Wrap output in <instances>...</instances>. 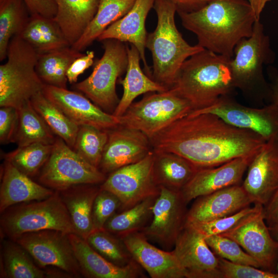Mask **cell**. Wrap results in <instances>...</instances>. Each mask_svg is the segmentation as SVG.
Segmentation results:
<instances>
[{
    "instance_id": "6",
    "label": "cell",
    "mask_w": 278,
    "mask_h": 278,
    "mask_svg": "<svg viewBox=\"0 0 278 278\" xmlns=\"http://www.w3.org/2000/svg\"><path fill=\"white\" fill-rule=\"evenodd\" d=\"M1 234L15 240L23 234L55 230L68 234L76 231L58 191L47 198L12 205L1 213Z\"/></svg>"
},
{
    "instance_id": "18",
    "label": "cell",
    "mask_w": 278,
    "mask_h": 278,
    "mask_svg": "<svg viewBox=\"0 0 278 278\" xmlns=\"http://www.w3.org/2000/svg\"><path fill=\"white\" fill-rule=\"evenodd\" d=\"M241 186L253 203L269 202L278 189V139L267 141L256 154Z\"/></svg>"
},
{
    "instance_id": "32",
    "label": "cell",
    "mask_w": 278,
    "mask_h": 278,
    "mask_svg": "<svg viewBox=\"0 0 278 278\" xmlns=\"http://www.w3.org/2000/svg\"><path fill=\"white\" fill-rule=\"evenodd\" d=\"M135 0H98L97 10L79 39L72 46L81 51L90 45L112 24L124 16Z\"/></svg>"
},
{
    "instance_id": "49",
    "label": "cell",
    "mask_w": 278,
    "mask_h": 278,
    "mask_svg": "<svg viewBox=\"0 0 278 278\" xmlns=\"http://www.w3.org/2000/svg\"><path fill=\"white\" fill-rule=\"evenodd\" d=\"M177 9V12H190L196 11L208 3L211 0H170Z\"/></svg>"
},
{
    "instance_id": "8",
    "label": "cell",
    "mask_w": 278,
    "mask_h": 278,
    "mask_svg": "<svg viewBox=\"0 0 278 278\" xmlns=\"http://www.w3.org/2000/svg\"><path fill=\"white\" fill-rule=\"evenodd\" d=\"M147 94L119 117L120 126L140 131L150 139L193 111L188 101L171 89Z\"/></svg>"
},
{
    "instance_id": "21",
    "label": "cell",
    "mask_w": 278,
    "mask_h": 278,
    "mask_svg": "<svg viewBox=\"0 0 278 278\" xmlns=\"http://www.w3.org/2000/svg\"><path fill=\"white\" fill-rule=\"evenodd\" d=\"M119 237L133 259L151 278L186 277L172 250L166 251L154 246L141 231L131 232Z\"/></svg>"
},
{
    "instance_id": "30",
    "label": "cell",
    "mask_w": 278,
    "mask_h": 278,
    "mask_svg": "<svg viewBox=\"0 0 278 278\" xmlns=\"http://www.w3.org/2000/svg\"><path fill=\"white\" fill-rule=\"evenodd\" d=\"M153 152V173L159 187L180 191L199 169L177 154L164 151Z\"/></svg>"
},
{
    "instance_id": "33",
    "label": "cell",
    "mask_w": 278,
    "mask_h": 278,
    "mask_svg": "<svg viewBox=\"0 0 278 278\" xmlns=\"http://www.w3.org/2000/svg\"><path fill=\"white\" fill-rule=\"evenodd\" d=\"M83 54L71 46L39 54L37 73L44 84L67 89V71L71 63Z\"/></svg>"
},
{
    "instance_id": "20",
    "label": "cell",
    "mask_w": 278,
    "mask_h": 278,
    "mask_svg": "<svg viewBox=\"0 0 278 278\" xmlns=\"http://www.w3.org/2000/svg\"><path fill=\"white\" fill-rule=\"evenodd\" d=\"M253 157H240L218 166L199 168L180 190L187 204L198 197L239 185Z\"/></svg>"
},
{
    "instance_id": "22",
    "label": "cell",
    "mask_w": 278,
    "mask_h": 278,
    "mask_svg": "<svg viewBox=\"0 0 278 278\" xmlns=\"http://www.w3.org/2000/svg\"><path fill=\"white\" fill-rule=\"evenodd\" d=\"M252 203L241 185L229 186L197 198L187 211L185 223L206 222L230 216Z\"/></svg>"
},
{
    "instance_id": "39",
    "label": "cell",
    "mask_w": 278,
    "mask_h": 278,
    "mask_svg": "<svg viewBox=\"0 0 278 278\" xmlns=\"http://www.w3.org/2000/svg\"><path fill=\"white\" fill-rule=\"evenodd\" d=\"M53 145L36 143L18 147L14 150L4 155L5 160L11 163L25 175L32 178L39 174L47 161Z\"/></svg>"
},
{
    "instance_id": "1",
    "label": "cell",
    "mask_w": 278,
    "mask_h": 278,
    "mask_svg": "<svg viewBox=\"0 0 278 278\" xmlns=\"http://www.w3.org/2000/svg\"><path fill=\"white\" fill-rule=\"evenodd\" d=\"M150 140L154 151L177 154L198 168L253 157L267 142L253 131L234 127L208 113L189 114Z\"/></svg>"
},
{
    "instance_id": "42",
    "label": "cell",
    "mask_w": 278,
    "mask_h": 278,
    "mask_svg": "<svg viewBox=\"0 0 278 278\" xmlns=\"http://www.w3.org/2000/svg\"><path fill=\"white\" fill-rule=\"evenodd\" d=\"M254 204L253 206L247 207L233 215L211 221L194 223H185V224L192 227L204 237L220 235L233 229L241 221L264 207L259 204Z\"/></svg>"
},
{
    "instance_id": "28",
    "label": "cell",
    "mask_w": 278,
    "mask_h": 278,
    "mask_svg": "<svg viewBox=\"0 0 278 278\" xmlns=\"http://www.w3.org/2000/svg\"><path fill=\"white\" fill-rule=\"evenodd\" d=\"M57 7L54 19L71 46L81 37L96 13L98 0H54Z\"/></svg>"
},
{
    "instance_id": "29",
    "label": "cell",
    "mask_w": 278,
    "mask_h": 278,
    "mask_svg": "<svg viewBox=\"0 0 278 278\" xmlns=\"http://www.w3.org/2000/svg\"><path fill=\"white\" fill-rule=\"evenodd\" d=\"M19 36L38 54L71 46L54 18L38 14L30 15L27 23Z\"/></svg>"
},
{
    "instance_id": "34",
    "label": "cell",
    "mask_w": 278,
    "mask_h": 278,
    "mask_svg": "<svg viewBox=\"0 0 278 278\" xmlns=\"http://www.w3.org/2000/svg\"><path fill=\"white\" fill-rule=\"evenodd\" d=\"M18 109L19 121L15 143L18 147L41 143L53 145L55 133L33 107L30 100Z\"/></svg>"
},
{
    "instance_id": "24",
    "label": "cell",
    "mask_w": 278,
    "mask_h": 278,
    "mask_svg": "<svg viewBox=\"0 0 278 278\" xmlns=\"http://www.w3.org/2000/svg\"><path fill=\"white\" fill-rule=\"evenodd\" d=\"M82 276L88 278H138L144 277L143 268L134 260L125 266L109 261L75 233L68 234Z\"/></svg>"
},
{
    "instance_id": "37",
    "label": "cell",
    "mask_w": 278,
    "mask_h": 278,
    "mask_svg": "<svg viewBox=\"0 0 278 278\" xmlns=\"http://www.w3.org/2000/svg\"><path fill=\"white\" fill-rule=\"evenodd\" d=\"M157 197L148 198L128 209L115 213L107 221L104 229L119 237L141 231L152 217Z\"/></svg>"
},
{
    "instance_id": "25",
    "label": "cell",
    "mask_w": 278,
    "mask_h": 278,
    "mask_svg": "<svg viewBox=\"0 0 278 278\" xmlns=\"http://www.w3.org/2000/svg\"><path fill=\"white\" fill-rule=\"evenodd\" d=\"M0 188V212L21 203L48 198L54 190L33 181L5 160Z\"/></svg>"
},
{
    "instance_id": "36",
    "label": "cell",
    "mask_w": 278,
    "mask_h": 278,
    "mask_svg": "<svg viewBox=\"0 0 278 278\" xmlns=\"http://www.w3.org/2000/svg\"><path fill=\"white\" fill-rule=\"evenodd\" d=\"M36 111L57 136L72 148L74 147L79 126L70 119L55 104L49 100L42 91L30 100Z\"/></svg>"
},
{
    "instance_id": "51",
    "label": "cell",
    "mask_w": 278,
    "mask_h": 278,
    "mask_svg": "<svg viewBox=\"0 0 278 278\" xmlns=\"http://www.w3.org/2000/svg\"><path fill=\"white\" fill-rule=\"evenodd\" d=\"M271 96L272 103L278 106V77L273 85Z\"/></svg>"
},
{
    "instance_id": "41",
    "label": "cell",
    "mask_w": 278,
    "mask_h": 278,
    "mask_svg": "<svg viewBox=\"0 0 278 278\" xmlns=\"http://www.w3.org/2000/svg\"><path fill=\"white\" fill-rule=\"evenodd\" d=\"M205 240L218 257L234 263L261 268L259 264L232 239L221 235H214L205 237Z\"/></svg>"
},
{
    "instance_id": "35",
    "label": "cell",
    "mask_w": 278,
    "mask_h": 278,
    "mask_svg": "<svg viewBox=\"0 0 278 278\" xmlns=\"http://www.w3.org/2000/svg\"><path fill=\"white\" fill-rule=\"evenodd\" d=\"M30 14L24 0H0V61L7 57L11 39L20 35Z\"/></svg>"
},
{
    "instance_id": "38",
    "label": "cell",
    "mask_w": 278,
    "mask_h": 278,
    "mask_svg": "<svg viewBox=\"0 0 278 278\" xmlns=\"http://www.w3.org/2000/svg\"><path fill=\"white\" fill-rule=\"evenodd\" d=\"M106 259L119 266H125L134 260L121 238L102 228L94 230L85 239Z\"/></svg>"
},
{
    "instance_id": "9",
    "label": "cell",
    "mask_w": 278,
    "mask_h": 278,
    "mask_svg": "<svg viewBox=\"0 0 278 278\" xmlns=\"http://www.w3.org/2000/svg\"><path fill=\"white\" fill-rule=\"evenodd\" d=\"M106 177L58 136L38 174L40 184L58 192L80 184H101Z\"/></svg>"
},
{
    "instance_id": "52",
    "label": "cell",
    "mask_w": 278,
    "mask_h": 278,
    "mask_svg": "<svg viewBox=\"0 0 278 278\" xmlns=\"http://www.w3.org/2000/svg\"><path fill=\"white\" fill-rule=\"evenodd\" d=\"M272 237L278 241V224L268 227ZM276 270L278 271V263L276 265Z\"/></svg>"
},
{
    "instance_id": "17",
    "label": "cell",
    "mask_w": 278,
    "mask_h": 278,
    "mask_svg": "<svg viewBox=\"0 0 278 278\" xmlns=\"http://www.w3.org/2000/svg\"><path fill=\"white\" fill-rule=\"evenodd\" d=\"M42 93L78 126L108 130L120 125L119 117L105 111L78 92L45 84Z\"/></svg>"
},
{
    "instance_id": "31",
    "label": "cell",
    "mask_w": 278,
    "mask_h": 278,
    "mask_svg": "<svg viewBox=\"0 0 278 278\" xmlns=\"http://www.w3.org/2000/svg\"><path fill=\"white\" fill-rule=\"evenodd\" d=\"M0 272L1 277H46L45 270L36 264L27 251L7 238H3L1 244Z\"/></svg>"
},
{
    "instance_id": "5",
    "label": "cell",
    "mask_w": 278,
    "mask_h": 278,
    "mask_svg": "<svg viewBox=\"0 0 278 278\" xmlns=\"http://www.w3.org/2000/svg\"><path fill=\"white\" fill-rule=\"evenodd\" d=\"M38 53L20 36L10 41L7 61L0 65V106L18 109L42 91L36 66Z\"/></svg>"
},
{
    "instance_id": "27",
    "label": "cell",
    "mask_w": 278,
    "mask_h": 278,
    "mask_svg": "<svg viewBox=\"0 0 278 278\" xmlns=\"http://www.w3.org/2000/svg\"><path fill=\"white\" fill-rule=\"evenodd\" d=\"M98 184H80L59 192L70 214L76 234L84 239L94 230L92 219Z\"/></svg>"
},
{
    "instance_id": "40",
    "label": "cell",
    "mask_w": 278,
    "mask_h": 278,
    "mask_svg": "<svg viewBox=\"0 0 278 278\" xmlns=\"http://www.w3.org/2000/svg\"><path fill=\"white\" fill-rule=\"evenodd\" d=\"M108 130L88 125L79 126L73 149L88 163L99 168L108 139Z\"/></svg>"
},
{
    "instance_id": "19",
    "label": "cell",
    "mask_w": 278,
    "mask_h": 278,
    "mask_svg": "<svg viewBox=\"0 0 278 278\" xmlns=\"http://www.w3.org/2000/svg\"><path fill=\"white\" fill-rule=\"evenodd\" d=\"M108 134L99 166L106 175L142 160L152 150L150 138L140 131L119 125Z\"/></svg>"
},
{
    "instance_id": "2",
    "label": "cell",
    "mask_w": 278,
    "mask_h": 278,
    "mask_svg": "<svg viewBox=\"0 0 278 278\" xmlns=\"http://www.w3.org/2000/svg\"><path fill=\"white\" fill-rule=\"evenodd\" d=\"M184 27L205 49L232 58L242 39L250 37L257 20L246 0H211L199 9L178 12Z\"/></svg>"
},
{
    "instance_id": "23",
    "label": "cell",
    "mask_w": 278,
    "mask_h": 278,
    "mask_svg": "<svg viewBox=\"0 0 278 278\" xmlns=\"http://www.w3.org/2000/svg\"><path fill=\"white\" fill-rule=\"evenodd\" d=\"M155 0H135L130 10L122 18L110 25L98 38L102 41L116 39L129 43L138 50L144 68L150 77L151 72L145 57L147 36L145 22L148 14L153 7Z\"/></svg>"
},
{
    "instance_id": "3",
    "label": "cell",
    "mask_w": 278,
    "mask_h": 278,
    "mask_svg": "<svg viewBox=\"0 0 278 278\" xmlns=\"http://www.w3.org/2000/svg\"><path fill=\"white\" fill-rule=\"evenodd\" d=\"M231 59L204 49L185 61L169 89L188 101L193 111L207 107L235 88Z\"/></svg>"
},
{
    "instance_id": "12",
    "label": "cell",
    "mask_w": 278,
    "mask_h": 278,
    "mask_svg": "<svg viewBox=\"0 0 278 278\" xmlns=\"http://www.w3.org/2000/svg\"><path fill=\"white\" fill-rule=\"evenodd\" d=\"M204 113L215 114L237 128L253 131L266 141L278 139V106L274 104L262 108H250L224 96L211 106L189 114Z\"/></svg>"
},
{
    "instance_id": "15",
    "label": "cell",
    "mask_w": 278,
    "mask_h": 278,
    "mask_svg": "<svg viewBox=\"0 0 278 278\" xmlns=\"http://www.w3.org/2000/svg\"><path fill=\"white\" fill-rule=\"evenodd\" d=\"M263 209L220 235L236 242L259 264L262 269L275 272L278 263V241L270 233Z\"/></svg>"
},
{
    "instance_id": "10",
    "label": "cell",
    "mask_w": 278,
    "mask_h": 278,
    "mask_svg": "<svg viewBox=\"0 0 278 278\" xmlns=\"http://www.w3.org/2000/svg\"><path fill=\"white\" fill-rule=\"evenodd\" d=\"M153 162L152 150L142 160L108 174L100 187L118 197L121 202V211L148 198L157 197L160 188L154 179Z\"/></svg>"
},
{
    "instance_id": "11",
    "label": "cell",
    "mask_w": 278,
    "mask_h": 278,
    "mask_svg": "<svg viewBox=\"0 0 278 278\" xmlns=\"http://www.w3.org/2000/svg\"><path fill=\"white\" fill-rule=\"evenodd\" d=\"M31 256L42 269H60L73 277L82 275L68 233L45 230L22 234L15 240Z\"/></svg>"
},
{
    "instance_id": "14",
    "label": "cell",
    "mask_w": 278,
    "mask_h": 278,
    "mask_svg": "<svg viewBox=\"0 0 278 278\" xmlns=\"http://www.w3.org/2000/svg\"><path fill=\"white\" fill-rule=\"evenodd\" d=\"M159 195L152 207L151 223L141 231L149 240L159 243L166 249L174 246L184 227L186 203L180 191L160 187Z\"/></svg>"
},
{
    "instance_id": "46",
    "label": "cell",
    "mask_w": 278,
    "mask_h": 278,
    "mask_svg": "<svg viewBox=\"0 0 278 278\" xmlns=\"http://www.w3.org/2000/svg\"><path fill=\"white\" fill-rule=\"evenodd\" d=\"M95 53L94 51H89L81 56L76 58L70 65L66 77L68 81L72 84L77 81L79 76L94 63Z\"/></svg>"
},
{
    "instance_id": "16",
    "label": "cell",
    "mask_w": 278,
    "mask_h": 278,
    "mask_svg": "<svg viewBox=\"0 0 278 278\" xmlns=\"http://www.w3.org/2000/svg\"><path fill=\"white\" fill-rule=\"evenodd\" d=\"M172 251L186 278H219L218 256L205 237L189 225L184 223Z\"/></svg>"
},
{
    "instance_id": "50",
    "label": "cell",
    "mask_w": 278,
    "mask_h": 278,
    "mask_svg": "<svg viewBox=\"0 0 278 278\" xmlns=\"http://www.w3.org/2000/svg\"><path fill=\"white\" fill-rule=\"evenodd\" d=\"M270 1L271 0H248L257 20H259L262 12L266 4Z\"/></svg>"
},
{
    "instance_id": "44",
    "label": "cell",
    "mask_w": 278,
    "mask_h": 278,
    "mask_svg": "<svg viewBox=\"0 0 278 278\" xmlns=\"http://www.w3.org/2000/svg\"><path fill=\"white\" fill-rule=\"evenodd\" d=\"M218 258L219 278H278V272Z\"/></svg>"
},
{
    "instance_id": "47",
    "label": "cell",
    "mask_w": 278,
    "mask_h": 278,
    "mask_svg": "<svg viewBox=\"0 0 278 278\" xmlns=\"http://www.w3.org/2000/svg\"><path fill=\"white\" fill-rule=\"evenodd\" d=\"M30 15L38 14L44 16L55 18L57 7L54 0H24Z\"/></svg>"
},
{
    "instance_id": "43",
    "label": "cell",
    "mask_w": 278,
    "mask_h": 278,
    "mask_svg": "<svg viewBox=\"0 0 278 278\" xmlns=\"http://www.w3.org/2000/svg\"><path fill=\"white\" fill-rule=\"evenodd\" d=\"M121 202L111 192L100 189L95 199L92 214L94 230L104 228V226L116 211L119 210Z\"/></svg>"
},
{
    "instance_id": "7",
    "label": "cell",
    "mask_w": 278,
    "mask_h": 278,
    "mask_svg": "<svg viewBox=\"0 0 278 278\" xmlns=\"http://www.w3.org/2000/svg\"><path fill=\"white\" fill-rule=\"evenodd\" d=\"M101 42L104 50L102 56L95 62L91 75L74 87L103 110L113 114L120 100L116 83L128 66V45L116 39Z\"/></svg>"
},
{
    "instance_id": "45",
    "label": "cell",
    "mask_w": 278,
    "mask_h": 278,
    "mask_svg": "<svg viewBox=\"0 0 278 278\" xmlns=\"http://www.w3.org/2000/svg\"><path fill=\"white\" fill-rule=\"evenodd\" d=\"M18 109L12 107L0 109V142L2 144L14 143L18 130Z\"/></svg>"
},
{
    "instance_id": "48",
    "label": "cell",
    "mask_w": 278,
    "mask_h": 278,
    "mask_svg": "<svg viewBox=\"0 0 278 278\" xmlns=\"http://www.w3.org/2000/svg\"><path fill=\"white\" fill-rule=\"evenodd\" d=\"M263 213L268 227L278 224V189L264 206Z\"/></svg>"
},
{
    "instance_id": "13",
    "label": "cell",
    "mask_w": 278,
    "mask_h": 278,
    "mask_svg": "<svg viewBox=\"0 0 278 278\" xmlns=\"http://www.w3.org/2000/svg\"><path fill=\"white\" fill-rule=\"evenodd\" d=\"M269 39L259 20L255 21L250 37L236 45L230 60V68L235 86L251 89L262 78L263 64L269 54Z\"/></svg>"
},
{
    "instance_id": "4",
    "label": "cell",
    "mask_w": 278,
    "mask_h": 278,
    "mask_svg": "<svg viewBox=\"0 0 278 278\" xmlns=\"http://www.w3.org/2000/svg\"><path fill=\"white\" fill-rule=\"evenodd\" d=\"M153 8L157 25L147 34L146 41L153 60L151 77L169 89L185 61L204 48L190 45L184 39L175 23L177 7L170 0H155Z\"/></svg>"
},
{
    "instance_id": "26",
    "label": "cell",
    "mask_w": 278,
    "mask_h": 278,
    "mask_svg": "<svg viewBox=\"0 0 278 278\" xmlns=\"http://www.w3.org/2000/svg\"><path fill=\"white\" fill-rule=\"evenodd\" d=\"M128 59L126 76L119 81L123 88V94L113 113L117 117L125 113L137 96L143 94L168 90L143 72L140 63L141 60L140 53L132 44L128 46Z\"/></svg>"
}]
</instances>
